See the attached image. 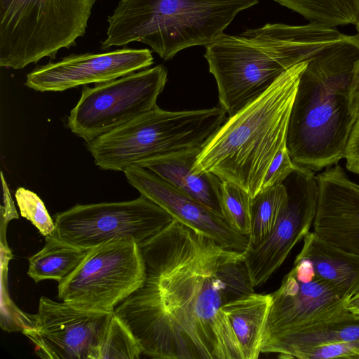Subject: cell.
Segmentation results:
<instances>
[{
  "instance_id": "1",
  "label": "cell",
  "mask_w": 359,
  "mask_h": 359,
  "mask_svg": "<svg viewBox=\"0 0 359 359\" xmlns=\"http://www.w3.org/2000/svg\"><path fill=\"white\" fill-rule=\"evenodd\" d=\"M146 278L114 313L158 359H243L222 311L254 292L243 253L177 219L140 246Z\"/></svg>"
},
{
  "instance_id": "2",
  "label": "cell",
  "mask_w": 359,
  "mask_h": 359,
  "mask_svg": "<svg viewBox=\"0 0 359 359\" xmlns=\"http://www.w3.org/2000/svg\"><path fill=\"white\" fill-rule=\"evenodd\" d=\"M359 36L345 34L308 60L292 107L286 145L292 161L313 171L344 158L355 120L350 85Z\"/></svg>"
},
{
  "instance_id": "3",
  "label": "cell",
  "mask_w": 359,
  "mask_h": 359,
  "mask_svg": "<svg viewBox=\"0 0 359 359\" xmlns=\"http://www.w3.org/2000/svg\"><path fill=\"white\" fill-rule=\"evenodd\" d=\"M337 27L310 22L266 23L224 34L205 46L220 107L231 116L262 95L284 72L344 36Z\"/></svg>"
},
{
  "instance_id": "4",
  "label": "cell",
  "mask_w": 359,
  "mask_h": 359,
  "mask_svg": "<svg viewBox=\"0 0 359 359\" xmlns=\"http://www.w3.org/2000/svg\"><path fill=\"white\" fill-rule=\"evenodd\" d=\"M307 62L284 72L262 95L229 116L201 148L194 170L212 172L255 197L270 163L286 144L292 107Z\"/></svg>"
},
{
  "instance_id": "5",
  "label": "cell",
  "mask_w": 359,
  "mask_h": 359,
  "mask_svg": "<svg viewBox=\"0 0 359 359\" xmlns=\"http://www.w3.org/2000/svg\"><path fill=\"white\" fill-rule=\"evenodd\" d=\"M258 0H121L107 18L100 48L148 45L163 60L192 46L205 47L224 34Z\"/></svg>"
},
{
  "instance_id": "6",
  "label": "cell",
  "mask_w": 359,
  "mask_h": 359,
  "mask_svg": "<svg viewBox=\"0 0 359 359\" xmlns=\"http://www.w3.org/2000/svg\"><path fill=\"white\" fill-rule=\"evenodd\" d=\"M226 119L221 107L169 111L156 106L86 147L100 169L123 172L151 157L202 148Z\"/></svg>"
},
{
  "instance_id": "7",
  "label": "cell",
  "mask_w": 359,
  "mask_h": 359,
  "mask_svg": "<svg viewBox=\"0 0 359 359\" xmlns=\"http://www.w3.org/2000/svg\"><path fill=\"white\" fill-rule=\"evenodd\" d=\"M97 0H0V66L21 69L85 35Z\"/></svg>"
},
{
  "instance_id": "8",
  "label": "cell",
  "mask_w": 359,
  "mask_h": 359,
  "mask_svg": "<svg viewBox=\"0 0 359 359\" xmlns=\"http://www.w3.org/2000/svg\"><path fill=\"white\" fill-rule=\"evenodd\" d=\"M146 278L139 245L111 241L87 250L74 271L58 284V297L74 306L113 313Z\"/></svg>"
},
{
  "instance_id": "9",
  "label": "cell",
  "mask_w": 359,
  "mask_h": 359,
  "mask_svg": "<svg viewBox=\"0 0 359 359\" xmlns=\"http://www.w3.org/2000/svg\"><path fill=\"white\" fill-rule=\"evenodd\" d=\"M174 219L141 195L132 201L76 205L58 212L50 236L83 250L118 240L133 241L140 246Z\"/></svg>"
},
{
  "instance_id": "10",
  "label": "cell",
  "mask_w": 359,
  "mask_h": 359,
  "mask_svg": "<svg viewBox=\"0 0 359 359\" xmlns=\"http://www.w3.org/2000/svg\"><path fill=\"white\" fill-rule=\"evenodd\" d=\"M167 75L166 68L158 65L93 87L84 86L67 127L88 142L121 126L157 106Z\"/></svg>"
},
{
  "instance_id": "11",
  "label": "cell",
  "mask_w": 359,
  "mask_h": 359,
  "mask_svg": "<svg viewBox=\"0 0 359 359\" xmlns=\"http://www.w3.org/2000/svg\"><path fill=\"white\" fill-rule=\"evenodd\" d=\"M315 172L299 166L283 182L288 201L272 232L248 248L243 262L254 288L265 283L282 265L294 245L310 231L316 212L318 186Z\"/></svg>"
},
{
  "instance_id": "12",
  "label": "cell",
  "mask_w": 359,
  "mask_h": 359,
  "mask_svg": "<svg viewBox=\"0 0 359 359\" xmlns=\"http://www.w3.org/2000/svg\"><path fill=\"white\" fill-rule=\"evenodd\" d=\"M113 313L83 309L42 297L22 333L49 359H93Z\"/></svg>"
},
{
  "instance_id": "13",
  "label": "cell",
  "mask_w": 359,
  "mask_h": 359,
  "mask_svg": "<svg viewBox=\"0 0 359 359\" xmlns=\"http://www.w3.org/2000/svg\"><path fill=\"white\" fill-rule=\"evenodd\" d=\"M153 63L152 53L148 48L72 53L56 62L36 66L27 74L25 86L39 92H61L109 81L148 68Z\"/></svg>"
},
{
  "instance_id": "14",
  "label": "cell",
  "mask_w": 359,
  "mask_h": 359,
  "mask_svg": "<svg viewBox=\"0 0 359 359\" xmlns=\"http://www.w3.org/2000/svg\"><path fill=\"white\" fill-rule=\"evenodd\" d=\"M271 296L263 343L331 318L347 310L348 299L316 276L309 282L298 281L291 270Z\"/></svg>"
},
{
  "instance_id": "15",
  "label": "cell",
  "mask_w": 359,
  "mask_h": 359,
  "mask_svg": "<svg viewBox=\"0 0 359 359\" xmlns=\"http://www.w3.org/2000/svg\"><path fill=\"white\" fill-rule=\"evenodd\" d=\"M123 172L128 182L141 195L181 223L209 236L226 248L241 252L248 249V237L233 231L222 217L154 172L136 164L128 167Z\"/></svg>"
},
{
  "instance_id": "16",
  "label": "cell",
  "mask_w": 359,
  "mask_h": 359,
  "mask_svg": "<svg viewBox=\"0 0 359 359\" xmlns=\"http://www.w3.org/2000/svg\"><path fill=\"white\" fill-rule=\"evenodd\" d=\"M201 148L156 156L136 163L150 170L222 217L220 189L222 180L212 172H196L193 167Z\"/></svg>"
},
{
  "instance_id": "17",
  "label": "cell",
  "mask_w": 359,
  "mask_h": 359,
  "mask_svg": "<svg viewBox=\"0 0 359 359\" xmlns=\"http://www.w3.org/2000/svg\"><path fill=\"white\" fill-rule=\"evenodd\" d=\"M359 340V316L348 310L313 325L273 337L264 342L262 353L296 358L302 351L332 343Z\"/></svg>"
},
{
  "instance_id": "18",
  "label": "cell",
  "mask_w": 359,
  "mask_h": 359,
  "mask_svg": "<svg viewBox=\"0 0 359 359\" xmlns=\"http://www.w3.org/2000/svg\"><path fill=\"white\" fill-rule=\"evenodd\" d=\"M303 241L299 254L311 260L317 278L346 299L359 290V255L341 249L315 231H309Z\"/></svg>"
},
{
  "instance_id": "19",
  "label": "cell",
  "mask_w": 359,
  "mask_h": 359,
  "mask_svg": "<svg viewBox=\"0 0 359 359\" xmlns=\"http://www.w3.org/2000/svg\"><path fill=\"white\" fill-rule=\"evenodd\" d=\"M271 306V294L254 292L238 297L222 306V311L238 343L243 359H257L262 353Z\"/></svg>"
},
{
  "instance_id": "20",
  "label": "cell",
  "mask_w": 359,
  "mask_h": 359,
  "mask_svg": "<svg viewBox=\"0 0 359 359\" xmlns=\"http://www.w3.org/2000/svg\"><path fill=\"white\" fill-rule=\"evenodd\" d=\"M45 245L30 257L27 275L35 283L54 280L58 283L68 277L77 267L88 250L65 244L48 236Z\"/></svg>"
},
{
  "instance_id": "21",
  "label": "cell",
  "mask_w": 359,
  "mask_h": 359,
  "mask_svg": "<svg viewBox=\"0 0 359 359\" xmlns=\"http://www.w3.org/2000/svg\"><path fill=\"white\" fill-rule=\"evenodd\" d=\"M309 22L331 27L355 25L359 0H273Z\"/></svg>"
},
{
  "instance_id": "22",
  "label": "cell",
  "mask_w": 359,
  "mask_h": 359,
  "mask_svg": "<svg viewBox=\"0 0 359 359\" xmlns=\"http://www.w3.org/2000/svg\"><path fill=\"white\" fill-rule=\"evenodd\" d=\"M287 201V189L283 183L262 190L252 198L248 248L257 245L272 232Z\"/></svg>"
},
{
  "instance_id": "23",
  "label": "cell",
  "mask_w": 359,
  "mask_h": 359,
  "mask_svg": "<svg viewBox=\"0 0 359 359\" xmlns=\"http://www.w3.org/2000/svg\"><path fill=\"white\" fill-rule=\"evenodd\" d=\"M142 353L126 325L113 313L95 349L93 359H137Z\"/></svg>"
},
{
  "instance_id": "24",
  "label": "cell",
  "mask_w": 359,
  "mask_h": 359,
  "mask_svg": "<svg viewBox=\"0 0 359 359\" xmlns=\"http://www.w3.org/2000/svg\"><path fill=\"white\" fill-rule=\"evenodd\" d=\"M252 198L239 186L222 181L220 206L223 219L233 231L248 238L251 231Z\"/></svg>"
},
{
  "instance_id": "25",
  "label": "cell",
  "mask_w": 359,
  "mask_h": 359,
  "mask_svg": "<svg viewBox=\"0 0 359 359\" xmlns=\"http://www.w3.org/2000/svg\"><path fill=\"white\" fill-rule=\"evenodd\" d=\"M15 197L22 217L31 222L44 237L53 234L55 222L42 200L34 192L19 187L15 191Z\"/></svg>"
},
{
  "instance_id": "26",
  "label": "cell",
  "mask_w": 359,
  "mask_h": 359,
  "mask_svg": "<svg viewBox=\"0 0 359 359\" xmlns=\"http://www.w3.org/2000/svg\"><path fill=\"white\" fill-rule=\"evenodd\" d=\"M296 358L300 359H329L352 358L359 359V340L343 341L320 345L299 353Z\"/></svg>"
},
{
  "instance_id": "27",
  "label": "cell",
  "mask_w": 359,
  "mask_h": 359,
  "mask_svg": "<svg viewBox=\"0 0 359 359\" xmlns=\"http://www.w3.org/2000/svg\"><path fill=\"white\" fill-rule=\"evenodd\" d=\"M298 167L291 159L287 145L283 146L270 163L260 191L283 184Z\"/></svg>"
},
{
  "instance_id": "28",
  "label": "cell",
  "mask_w": 359,
  "mask_h": 359,
  "mask_svg": "<svg viewBox=\"0 0 359 359\" xmlns=\"http://www.w3.org/2000/svg\"><path fill=\"white\" fill-rule=\"evenodd\" d=\"M346 169L351 172L359 168V120L355 122L345 150Z\"/></svg>"
},
{
  "instance_id": "29",
  "label": "cell",
  "mask_w": 359,
  "mask_h": 359,
  "mask_svg": "<svg viewBox=\"0 0 359 359\" xmlns=\"http://www.w3.org/2000/svg\"><path fill=\"white\" fill-rule=\"evenodd\" d=\"M350 108L355 121L359 120V60L355 62L350 85Z\"/></svg>"
},
{
  "instance_id": "30",
  "label": "cell",
  "mask_w": 359,
  "mask_h": 359,
  "mask_svg": "<svg viewBox=\"0 0 359 359\" xmlns=\"http://www.w3.org/2000/svg\"><path fill=\"white\" fill-rule=\"evenodd\" d=\"M1 180L3 192V205L1 207V221L4 220L6 222L13 218H18V215L2 171H1Z\"/></svg>"
},
{
  "instance_id": "31",
  "label": "cell",
  "mask_w": 359,
  "mask_h": 359,
  "mask_svg": "<svg viewBox=\"0 0 359 359\" xmlns=\"http://www.w3.org/2000/svg\"><path fill=\"white\" fill-rule=\"evenodd\" d=\"M346 309L359 316V290L348 299Z\"/></svg>"
},
{
  "instance_id": "32",
  "label": "cell",
  "mask_w": 359,
  "mask_h": 359,
  "mask_svg": "<svg viewBox=\"0 0 359 359\" xmlns=\"http://www.w3.org/2000/svg\"><path fill=\"white\" fill-rule=\"evenodd\" d=\"M355 29H356V31H357V34L359 36V18H358L357 22L355 23Z\"/></svg>"
},
{
  "instance_id": "33",
  "label": "cell",
  "mask_w": 359,
  "mask_h": 359,
  "mask_svg": "<svg viewBox=\"0 0 359 359\" xmlns=\"http://www.w3.org/2000/svg\"><path fill=\"white\" fill-rule=\"evenodd\" d=\"M351 172H353V173H355V174H358L359 175V168H356L355 169H353Z\"/></svg>"
}]
</instances>
